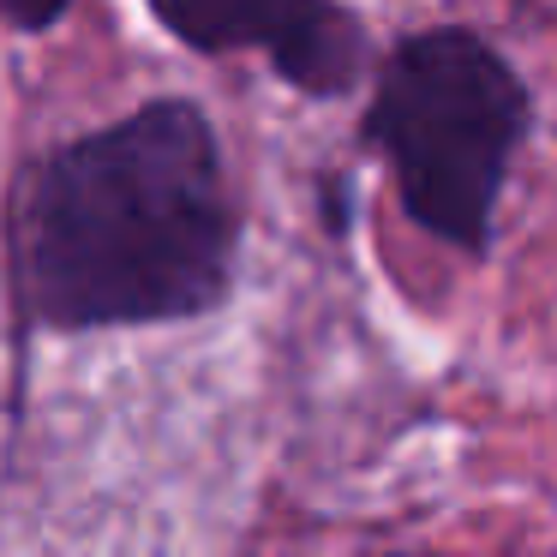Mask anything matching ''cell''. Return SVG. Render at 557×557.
I'll return each mask as SVG.
<instances>
[{
	"label": "cell",
	"mask_w": 557,
	"mask_h": 557,
	"mask_svg": "<svg viewBox=\"0 0 557 557\" xmlns=\"http://www.w3.org/2000/svg\"><path fill=\"white\" fill-rule=\"evenodd\" d=\"M228 258L234 210L193 102H150L73 138L13 210L18 294L54 330L193 318L222 300Z\"/></svg>",
	"instance_id": "6da1fadb"
},
{
	"label": "cell",
	"mask_w": 557,
	"mask_h": 557,
	"mask_svg": "<svg viewBox=\"0 0 557 557\" xmlns=\"http://www.w3.org/2000/svg\"><path fill=\"white\" fill-rule=\"evenodd\" d=\"M366 138L389 157L401 205L432 240L485 252L504 174L528 138V90L473 30H420L377 73Z\"/></svg>",
	"instance_id": "7a4b0ae2"
},
{
	"label": "cell",
	"mask_w": 557,
	"mask_h": 557,
	"mask_svg": "<svg viewBox=\"0 0 557 557\" xmlns=\"http://www.w3.org/2000/svg\"><path fill=\"white\" fill-rule=\"evenodd\" d=\"M193 49H264L288 85L342 97L366 66V37L336 0H150Z\"/></svg>",
	"instance_id": "3957f363"
},
{
	"label": "cell",
	"mask_w": 557,
	"mask_h": 557,
	"mask_svg": "<svg viewBox=\"0 0 557 557\" xmlns=\"http://www.w3.org/2000/svg\"><path fill=\"white\" fill-rule=\"evenodd\" d=\"M73 0H0V13L13 18L18 30H42V25H54V18L66 13Z\"/></svg>",
	"instance_id": "277c9868"
},
{
	"label": "cell",
	"mask_w": 557,
	"mask_h": 557,
	"mask_svg": "<svg viewBox=\"0 0 557 557\" xmlns=\"http://www.w3.org/2000/svg\"><path fill=\"white\" fill-rule=\"evenodd\" d=\"M384 557H413V552H384Z\"/></svg>",
	"instance_id": "5b68a950"
}]
</instances>
